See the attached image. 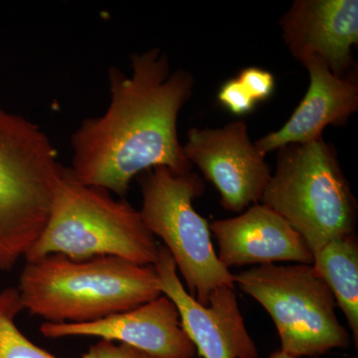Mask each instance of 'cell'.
<instances>
[{
  "mask_svg": "<svg viewBox=\"0 0 358 358\" xmlns=\"http://www.w3.org/2000/svg\"><path fill=\"white\" fill-rule=\"evenodd\" d=\"M110 101L105 114L89 117L72 136L70 173L85 185L124 197L143 171L167 167L192 171L178 140L179 112L189 100L194 78L171 72L159 49L131 56V76L109 71Z\"/></svg>",
  "mask_w": 358,
  "mask_h": 358,
  "instance_id": "obj_1",
  "label": "cell"
},
{
  "mask_svg": "<svg viewBox=\"0 0 358 358\" xmlns=\"http://www.w3.org/2000/svg\"><path fill=\"white\" fill-rule=\"evenodd\" d=\"M23 310L51 324H84L159 298L154 266L117 257L73 261L49 255L26 261L18 286Z\"/></svg>",
  "mask_w": 358,
  "mask_h": 358,
  "instance_id": "obj_2",
  "label": "cell"
},
{
  "mask_svg": "<svg viewBox=\"0 0 358 358\" xmlns=\"http://www.w3.org/2000/svg\"><path fill=\"white\" fill-rule=\"evenodd\" d=\"M73 261L117 257L154 266L159 245L140 211L101 188L79 182L65 169L52 202L48 220L25 256L35 261L54 255Z\"/></svg>",
  "mask_w": 358,
  "mask_h": 358,
  "instance_id": "obj_3",
  "label": "cell"
},
{
  "mask_svg": "<svg viewBox=\"0 0 358 358\" xmlns=\"http://www.w3.org/2000/svg\"><path fill=\"white\" fill-rule=\"evenodd\" d=\"M64 171L37 124L0 108V272L38 239Z\"/></svg>",
  "mask_w": 358,
  "mask_h": 358,
  "instance_id": "obj_4",
  "label": "cell"
},
{
  "mask_svg": "<svg viewBox=\"0 0 358 358\" xmlns=\"http://www.w3.org/2000/svg\"><path fill=\"white\" fill-rule=\"evenodd\" d=\"M261 201L300 233L313 255L331 240L355 233L357 199L324 138L278 150L275 173Z\"/></svg>",
  "mask_w": 358,
  "mask_h": 358,
  "instance_id": "obj_5",
  "label": "cell"
},
{
  "mask_svg": "<svg viewBox=\"0 0 358 358\" xmlns=\"http://www.w3.org/2000/svg\"><path fill=\"white\" fill-rule=\"evenodd\" d=\"M141 185V218L155 237L162 238L190 296L207 306L214 289L235 288L234 274L214 250L208 221L193 207V200L204 192L199 174L157 167L148 171Z\"/></svg>",
  "mask_w": 358,
  "mask_h": 358,
  "instance_id": "obj_6",
  "label": "cell"
},
{
  "mask_svg": "<svg viewBox=\"0 0 358 358\" xmlns=\"http://www.w3.org/2000/svg\"><path fill=\"white\" fill-rule=\"evenodd\" d=\"M234 284L267 310L289 357H319L350 346L334 294L312 265L259 266L234 275Z\"/></svg>",
  "mask_w": 358,
  "mask_h": 358,
  "instance_id": "obj_7",
  "label": "cell"
},
{
  "mask_svg": "<svg viewBox=\"0 0 358 358\" xmlns=\"http://www.w3.org/2000/svg\"><path fill=\"white\" fill-rule=\"evenodd\" d=\"M183 150L215 186L226 210L242 213L262 199L272 174L244 121L220 129H189Z\"/></svg>",
  "mask_w": 358,
  "mask_h": 358,
  "instance_id": "obj_8",
  "label": "cell"
},
{
  "mask_svg": "<svg viewBox=\"0 0 358 358\" xmlns=\"http://www.w3.org/2000/svg\"><path fill=\"white\" fill-rule=\"evenodd\" d=\"M162 294L178 308L181 324L202 358H257L258 350L245 327L234 288L214 289L208 305L186 291L169 250L159 246L154 264Z\"/></svg>",
  "mask_w": 358,
  "mask_h": 358,
  "instance_id": "obj_9",
  "label": "cell"
},
{
  "mask_svg": "<svg viewBox=\"0 0 358 358\" xmlns=\"http://www.w3.org/2000/svg\"><path fill=\"white\" fill-rule=\"evenodd\" d=\"M280 24L285 43L301 64L317 61L338 77L357 70V0H296Z\"/></svg>",
  "mask_w": 358,
  "mask_h": 358,
  "instance_id": "obj_10",
  "label": "cell"
},
{
  "mask_svg": "<svg viewBox=\"0 0 358 358\" xmlns=\"http://www.w3.org/2000/svg\"><path fill=\"white\" fill-rule=\"evenodd\" d=\"M40 331L49 338L95 336L119 341L150 358H194L197 350L181 324L178 308L164 294L140 307L84 324L44 322Z\"/></svg>",
  "mask_w": 358,
  "mask_h": 358,
  "instance_id": "obj_11",
  "label": "cell"
},
{
  "mask_svg": "<svg viewBox=\"0 0 358 358\" xmlns=\"http://www.w3.org/2000/svg\"><path fill=\"white\" fill-rule=\"evenodd\" d=\"M219 261L235 266L294 262L312 265L313 255L300 233L286 219L264 204H254L236 217L213 221Z\"/></svg>",
  "mask_w": 358,
  "mask_h": 358,
  "instance_id": "obj_12",
  "label": "cell"
},
{
  "mask_svg": "<svg viewBox=\"0 0 358 358\" xmlns=\"http://www.w3.org/2000/svg\"><path fill=\"white\" fill-rule=\"evenodd\" d=\"M310 87L300 105L278 131L255 141L261 154L289 145H303L322 138L329 126H343L358 110V83L355 71L338 77L317 61L306 63Z\"/></svg>",
  "mask_w": 358,
  "mask_h": 358,
  "instance_id": "obj_13",
  "label": "cell"
},
{
  "mask_svg": "<svg viewBox=\"0 0 358 358\" xmlns=\"http://www.w3.org/2000/svg\"><path fill=\"white\" fill-rule=\"evenodd\" d=\"M313 271L326 282L358 343V241L355 233L336 238L313 254Z\"/></svg>",
  "mask_w": 358,
  "mask_h": 358,
  "instance_id": "obj_14",
  "label": "cell"
},
{
  "mask_svg": "<svg viewBox=\"0 0 358 358\" xmlns=\"http://www.w3.org/2000/svg\"><path fill=\"white\" fill-rule=\"evenodd\" d=\"M22 310L17 288L0 291V358H57L21 333L15 319Z\"/></svg>",
  "mask_w": 358,
  "mask_h": 358,
  "instance_id": "obj_15",
  "label": "cell"
},
{
  "mask_svg": "<svg viewBox=\"0 0 358 358\" xmlns=\"http://www.w3.org/2000/svg\"><path fill=\"white\" fill-rule=\"evenodd\" d=\"M218 100L226 109L237 115L250 114L255 109L257 103L238 78L228 80L222 85L219 90Z\"/></svg>",
  "mask_w": 358,
  "mask_h": 358,
  "instance_id": "obj_16",
  "label": "cell"
},
{
  "mask_svg": "<svg viewBox=\"0 0 358 358\" xmlns=\"http://www.w3.org/2000/svg\"><path fill=\"white\" fill-rule=\"evenodd\" d=\"M238 80L243 84L256 102L268 100L274 92V76L261 68H245L240 72Z\"/></svg>",
  "mask_w": 358,
  "mask_h": 358,
  "instance_id": "obj_17",
  "label": "cell"
},
{
  "mask_svg": "<svg viewBox=\"0 0 358 358\" xmlns=\"http://www.w3.org/2000/svg\"><path fill=\"white\" fill-rule=\"evenodd\" d=\"M83 358H150L147 353L141 352L124 343L101 339L96 345L90 346Z\"/></svg>",
  "mask_w": 358,
  "mask_h": 358,
  "instance_id": "obj_18",
  "label": "cell"
},
{
  "mask_svg": "<svg viewBox=\"0 0 358 358\" xmlns=\"http://www.w3.org/2000/svg\"><path fill=\"white\" fill-rule=\"evenodd\" d=\"M268 358H293L289 357V355H286V353L282 352V350H278V352H273L272 355H270ZM313 358H319V357H313Z\"/></svg>",
  "mask_w": 358,
  "mask_h": 358,
  "instance_id": "obj_19",
  "label": "cell"
}]
</instances>
